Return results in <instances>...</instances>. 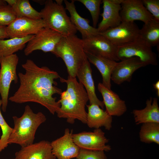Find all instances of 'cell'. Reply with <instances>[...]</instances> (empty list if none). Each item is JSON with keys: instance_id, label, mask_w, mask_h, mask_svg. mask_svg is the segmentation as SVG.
I'll return each mask as SVG.
<instances>
[{"instance_id": "cell-17", "label": "cell", "mask_w": 159, "mask_h": 159, "mask_svg": "<svg viewBox=\"0 0 159 159\" xmlns=\"http://www.w3.org/2000/svg\"><path fill=\"white\" fill-rule=\"evenodd\" d=\"M102 3L103 11L100 15L102 19L97 28L99 33L115 27L122 22L120 14L121 5L115 3L111 0H103Z\"/></svg>"}, {"instance_id": "cell-9", "label": "cell", "mask_w": 159, "mask_h": 159, "mask_svg": "<svg viewBox=\"0 0 159 159\" xmlns=\"http://www.w3.org/2000/svg\"><path fill=\"white\" fill-rule=\"evenodd\" d=\"M140 29L134 22H122L118 26L100 33L118 47L140 38Z\"/></svg>"}, {"instance_id": "cell-38", "label": "cell", "mask_w": 159, "mask_h": 159, "mask_svg": "<svg viewBox=\"0 0 159 159\" xmlns=\"http://www.w3.org/2000/svg\"><path fill=\"white\" fill-rule=\"evenodd\" d=\"M64 1L62 0H56V3L58 4L59 5H62Z\"/></svg>"}, {"instance_id": "cell-27", "label": "cell", "mask_w": 159, "mask_h": 159, "mask_svg": "<svg viewBox=\"0 0 159 159\" xmlns=\"http://www.w3.org/2000/svg\"><path fill=\"white\" fill-rule=\"evenodd\" d=\"M17 17H24L33 19H41L39 12L34 8L28 0H17L12 7Z\"/></svg>"}, {"instance_id": "cell-35", "label": "cell", "mask_w": 159, "mask_h": 159, "mask_svg": "<svg viewBox=\"0 0 159 159\" xmlns=\"http://www.w3.org/2000/svg\"><path fill=\"white\" fill-rule=\"evenodd\" d=\"M8 5L12 7L16 3L17 0H4Z\"/></svg>"}, {"instance_id": "cell-32", "label": "cell", "mask_w": 159, "mask_h": 159, "mask_svg": "<svg viewBox=\"0 0 159 159\" xmlns=\"http://www.w3.org/2000/svg\"><path fill=\"white\" fill-rule=\"evenodd\" d=\"M141 1L145 9L152 15L153 18L159 21V0Z\"/></svg>"}, {"instance_id": "cell-14", "label": "cell", "mask_w": 159, "mask_h": 159, "mask_svg": "<svg viewBox=\"0 0 159 159\" xmlns=\"http://www.w3.org/2000/svg\"><path fill=\"white\" fill-rule=\"evenodd\" d=\"M121 6L120 14L122 22H134L138 20L145 23L153 18L141 0H123Z\"/></svg>"}, {"instance_id": "cell-29", "label": "cell", "mask_w": 159, "mask_h": 159, "mask_svg": "<svg viewBox=\"0 0 159 159\" xmlns=\"http://www.w3.org/2000/svg\"><path fill=\"white\" fill-rule=\"evenodd\" d=\"M2 101L0 100V126L2 130V134L0 139V153L8 146V140L13 130L7 123L4 118L1 111Z\"/></svg>"}, {"instance_id": "cell-19", "label": "cell", "mask_w": 159, "mask_h": 159, "mask_svg": "<svg viewBox=\"0 0 159 159\" xmlns=\"http://www.w3.org/2000/svg\"><path fill=\"white\" fill-rule=\"evenodd\" d=\"M90 62L87 59L78 69L76 77L82 84L87 93L90 104H95L103 109L104 104L99 100L95 93V87Z\"/></svg>"}, {"instance_id": "cell-37", "label": "cell", "mask_w": 159, "mask_h": 159, "mask_svg": "<svg viewBox=\"0 0 159 159\" xmlns=\"http://www.w3.org/2000/svg\"><path fill=\"white\" fill-rule=\"evenodd\" d=\"M7 5L6 3L4 0H0V7Z\"/></svg>"}, {"instance_id": "cell-5", "label": "cell", "mask_w": 159, "mask_h": 159, "mask_svg": "<svg viewBox=\"0 0 159 159\" xmlns=\"http://www.w3.org/2000/svg\"><path fill=\"white\" fill-rule=\"evenodd\" d=\"M44 4L39 12L45 27L59 33L63 37L75 35L77 31L62 5L52 0L45 1Z\"/></svg>"}, {"instance_id": "cell-34", "label": "cell", "mask_w": 159, "mask_h": 159, "mask_svg": "<svg viewBox=\"0 0 159 159\" xmlns=\"http://www.w3.org/2000/svg\"><path fill=\"white\" fill-rule=\"evenodd\" d=\"M154 88L156 91L157 96L159 97V81L158 80L155 83L153 84Z\"/></svg>"}, {"instance_id": "cell-26", "label": "cell", "mask_w": 159, "mask_h": 159, "mask_svg": "<svg viewBox=\"0 0 159 159\" xmlns=\"http://www.w3.org/2000/svg\"><path fill=\"white\" fill-rule=\"evenodd\" d=\"M140 141L146 143L159 144V123H143L139 132Z\"/></svg>"}, {"instance_id": "cell-13", "label": "cell", "mask_w": 159, "mask_h": 159, "mask_svg": "<svg viewBox=\"0 0 159 159\" xmlns=\"http://www.w3.org/2000/svg\"><path fill=\"white\" fill-rule=\"evenodd\" d=\"M73 130L67 128L64 134L51 142L52 152L57 159H71L76 158L80 148L74 141Z\"/></svg>"}, {"instance_id": "cell-18", "label": "cell", "mask_w": 159, "mask_h": 159, "mask_svg": "<svg viewBox=\"0 0 159 159\" xmlns=\"http://www.w3.org/2000/svg\"><path fill=\"white\" fill-rule=\"evenodd\" d=\"M98 90L101 93L106 111L111 116H120L127 111L125 101L121 100L118 95L105 87L102 83L98 84Z\"/></svg>"}, {"instance_id": "cell-28", "label": "cell", "mask_w": 159, "mask_h": 159, "mask_svg": "<svg viewBox=\"0 0 159 159\" xmlns=\"http://www.w3.org/2000/svg\"><path fill=\"white\" fill-rule=\"evenodd\" d=\"M83 4L89 11L92 17L93 27L96 28L100 15L101 0H77Z\"/></svg>"}, {"instance_id": "cell-4", "label": "cell", "mask_w": 159, "mask_h": 159, "mask_svg": "<svg viewBox=\"0 0 159 159\" xmlns=\"http://www.w3.org/2000/svg\"><path fill=\"white\" fill-rule=\"evenodd\" d=\"M52 53L62 59L71 77H76L78 69L87 59L82 39L75 35L63 37Z\"/></svg>"}, {"instance_id": "cell-15", "label": "cell", "mask_w": 159, "mask_h": 159, "mask_svg": "<svg viewBox=\"0 0 159 159\" xmlns=\"http://www.w3.org/2000/svg\"><path fill=\"white\" fill-rule=\"evenodd\" d=\"M146 65L140 59L133 57L117 62L112 70L111 80L119 85L125 81L130 82L133 73L138 69Z\"/></svg>"}, {"instance_id": "cell-3", "label": "cell", "mask_w": 159, "mask_h": 159, "mask_svg": "<svg viewBox=\"0 0 159 159\" xmlns=\"http://www.w3.org/2000/svg\"><path fill=\"white\" fill-rule=\"evenodd\" d=\"M13 130L8 140V144H16L24 147L34 143L36 131L47 118L42 112L34 113L28 105L25 107L21 116L12 117Z\"/></svg>"}, {"instance_id": "cell-8", "label": "cell", "mask_w": 159, "mask_h": 159, "mask_svg": "<svg viewBox=\"0 0 159 159\" xmlns=\"http://www.w3.org/2000/svg\"><path fill=\"white\" fill-rule=\"evenodd\" d=\"M63 36L59 33L49 28L41 29L27 43L24 52L26 56L36 50L44 52H52Z\"/></svg>"}, {"instance_id": "cell-23", "label": "cell", "mask_w": 159, "mask_h": 159, "mask_svg": "<svg viewBox=\"0 0 159 159\" xmlns=\"http://www.w3.org/2000/svg\"><path fill=\"white\" fill-rule=\"evenodd\" d=\"M152 97L146 101L145 107L143 109L134 110L132 112L136 124L149 122L159 123V107L158 99Z\"/></svg>"}, {"instance_id": "cell-25", "label": "cell", "mask_w": 159, "mask_h": 159, "mask_svg": "<svg viewBox=\"0 0 159 159\" xmlns=\"http://www.w3.org/2000/svg\"><path fill=\"white\" fill-rule=\"evenodd\" d=\"M34 35L0 40V57L13 54L19 50H22L25 47L26 44Z\"/></svg>"}, {"instance_id": "cell-6", "label": "cell", "mask_w": 159, "mask_h": 159, "mask_svg": "<svg viewBox=\"0 0 159 159\" xmlns=\"http://www.w3.org/2000/svg\"><path fill=\"white\" fill-rule=\"evenodd\" d=\"M19 60L16 54L0 57V94L2 102L1 108L4 112L6 110L11 83L13 81L16 84L18 82L16 69Z\"/></svg>"}, {"instance_id": "cell-12", "label": "cell", "mask_w": 159, "mask_h": 159, "mask_svg": "<svg viewBox=\"0 0 159 159\" xmlns=\"http://www.w3.org/2000/svg\"><path fill=\"white\" fill-rule=\"evenodd\" d=\"M82 40L85 50L116 62L120 60L117 55V47L100 34Z\"/></svg>"}, {"instance_id": "cell-31", "label": "cell", "mask_w": 159, "mask_h": 159, "mask_svg": "<svg viewBox=\"0 0 159 159\" xmlns=\"http://www.w3.org/2000/svg\"><path fill=\"white\" fill-rule=\"evenodd\" d=\"M76 159H107L102 150H90L80 149Z\"/></svg>"}, {"instance_id": "cell-22", "label": "cell", "mask_w": 159, "mask_h": 159, "mask_svg": "<svg viewBox=\"0 0 159 159\" xmlns=\"http://www.w3.org/2000/svg\"><path fill=\"white\" fill-rule=\"evenodd\" d=\"M88 109L86 124L91 128L95 129L104 127L107 130L112 127V116L97 105L92 104L86 105Z\"/></svg>"}, {"instance_id": "cell-40", "label": "cell", "mask_w": 159, "mask_h": 159, "mask_svg": "<svg viewBox=\"0 0 159 159\" xmlns=\"http://www.w3.org/2000/svg\"><path fill=\"white\" fill-rule=\"evenodd\" d=\"M16 159L14 158H13V159Z\"/></svg>"}, {"instance_id": "cell-33", "label": "cell", "mask_w": 159, "mask_h": 159, "mask_svg": "<svg viewBox=\"0 0 159 159\" xmlns=\"http://www.w3.org/2000/svg\"><path fill=\"white\" fill-rule=\"evenodd\" d=\"M9 38L6 32V26L0 25V40Z\"/></svg>"}, {"instance_id": "cell-30", "label": "cell", "mask_w": 159, "mask_h": 159, "mask_svg": "<svg viewBox=\"0 0 159 159\" xmlns=\"http://www.w3.org/2000/svg\"><path fill=\"white\" fill-rule=\"evenodd\" d=\"M16 18L11 6L7 4L0 7V25L6 26Z\"/></svg>"}, {"instance_id": "cell-20", "label": "cell", "mask_w": 159, "mask_h": 159, "mask_svg": "<svg viewBox=\"0 0 159 159\" xmlns=\"http://www.w3.org/2000/svg\"><path fill=\"white\" fill-rule=\"evenodd\" d=\"M65 9L69 11L70 14V19L77 31L81 34L82 39H85L100 34L97 28H95L90 24L89 20L81 17L77 12L74 4V0L69 2L64 1Z\"/></svg>"}, {"instance_id": "cell-21", "label": "cell", "mask_w": 159, "mask_h": 159, "mask_svg": "<svg viewBox=\"0 0 159 159\" xmlns=\"http://www.w3.org/2000/svg\"><path fill=\"white\" fill-rule=\"evenodd\" d=\"M85 52L88 61L95 65L100 72L102 78V84L108 89H111V74L117 62L85 50Z\"/></svg>"}, {"instance_id": "cell-39", "label": "cell", "mask_w": 159, "mask_h": 159, "mask_svg": "<svg viewBox=\"0 0 159 159\" xmlns=\"http://www.w3.org/2000/svg\"><path fill=\"white\" fill-rule=\"evenodd\" d=\"M0 72H1V69H0Z\"/></svg>"}, {"instance_id": "cell-2", "label": "cell", "mask_w": 159, "mask_h": 159, "mask_svg": "<svg viewBox=\"0 0 159 159\" xmlns=\"http://www.w3.org/2000/svg\"><path fill=\"white\" fill-rule=\"evenodd\" d=\"M61 82L67 85L66 90L60 94L58 101L60 107L57 112V117L66 119L67 122L73 124L76 120L86 124L87 112L85 110L89 98L83 85L77 81L76 77L68 76L67 79L59 78Z\"/></svg>"}, {"instance_id": "cell-16", "label": "cell", "mask_w": 159, "mask_h": 159, "mask_svg": "<svg viewBox=\"0 0 159 159\" xmlns=\"http://www.w3.org/2000/svg\"><path fill=\"white\" fill-rule=\"evenodd\" d=\"M16 159H56L51 142L43 140L21 147L15 153Z\"/></svg>"}, {"instance_id": "cell-7", "label": "cell", "mask_w": 159, "mask_h": 159, "mask_svg": "<svg viewBox=\"0 0 159 159\" xmlns=\"http://www.w3.org/2000/svg\"><path fill=\"white\" fill-rule=\"evenodd\" d=\"M117 57L120 60L133 57L139 58L146 65H157V55L140 38L131 43L117 47Z\"/></svg>"}, {"instance_id": "cell-1", "label": "cell", "mask_w": 159, "mask_h": 159, "mask_svg": "<svg viewBox=\"0 0 159 159\" xmlns=\"http://www.w3.org/2000/svg\"><path fill=\"white\" fill-rule=\"evenodd\" d=\"M21 66L25 72L18 73L19 87L9 100L18 104L37 103L54 115L59 109L60 104L53 96L60 95L62 92L57 87L55 80L60 77L58 73L47 67H39L30 59H27Z\"/></svg>"}, {"instance_id": "cell-24", "label": "cell", "mask_w": 159, "mask_h": 159, "mask_svg": "<svg viewBox=\"0 0 159 159\" xmlns=\"http://www.w3.org/2000/svg\"><path fill=\"white\" fill-rule=\"evenodd\" d=\"M140 39L149 46L159 47V21L153 18L140 29Z\"/></svg>"}, {"instance_id": "cell-11", "label": "cell", "mask_w": 159, "mask_h": 159, "mask_svg": "<svg viewBox=\"0 0 159 159\" xmlns=\"http://www.w3.org/2000/svg\"><path fill=\"white\" fill-rule=\"evenodd\" d=\"M45 25L42 19H33L26 17H17L6 26L9 38L24 37L34 35Z\"/></svg>"}, {"instance_id": "cell-10", "label": "cell", "mask_w": 159, "mask_h": 159, "mask_svg": "<svg viewBox=\"0 0 159 159\" xmlns=\"http://www.w3.org/2000/svg\"><path fill=\"white\" fill-rule=\"evenodd\" d=\"M74 142L80 149L108 151L111 147L106 145L109 141L105 133L100 128L93 131H83L73 134Z\"/></svg>"}, {"instance_id": "cell-36", "label": "cell", "mask_w": 159, "mask_h": 159, "mask_svg": "<svg viewBox=\"0 0 159 159\" xmlns=\"http://www.w3.org/2000/svg\"><path fill=\"white\" fill-rule=\"evenodd\" d=\"M111 1L113 3L119 4H121V3L123 1V0H111Z\"/></svg>"}]
</instances>
